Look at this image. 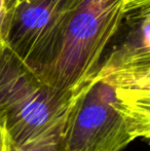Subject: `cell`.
I'll use <instances>...</instances> for the list:
<instances>
[{
	"label": "cell",
	"instance_id": "6da1fadb",
	"mask_svg": "<svg viewBox=\"0 0 150 151\" xmlns=\"http://www.w3.org/2000/svg\"><path fill=\"white\" fill-rule=\"evenodd\" d=\"M149 137L150 69L99 66L67 113L60 151H121Z\"/></svg>",
	"mask_w": 150,
	"mask_h": 151
},
{
	"label": "cell",
	"instance_id": "7a4b0ae2",
	"mask_svg": "<svg viewBox=\"0 0 150 151\" xmlns=\"http://www.w3.org/2000/svg\"><path fill=\"white\" fill-rule=\"evenodd\" d=\"M145 5L150 0H82L58 56L35 76L52 88L77 93L96 74L126 14Z\"/></svg>",
	"mask_w": 150,
	"mask_h": 151
},
{
	"label": "cell",
	"instance_id": "3957f363",
	"mask_svg": "<svg viewBox=\"0 0 150 151\" xmlns=\"http://www.w3.org/2000/svg\"><path fill=\"white\" fill-rule=\"evenodd\" d=\"M77 93L44 84L6 46L3 50L0 57V124L12 146L29 143L62 122Z\"/></svg>",
	"mask_w": 150,
	"mask_h": 151
},
{
	"label": "cell",
	"instance_id": "277c9868",
	"mask_svg": "<svg viewBox=\"0 0 150 151\" xmlns=\"http://www.w3.org/2000/svg\"><path fill=\"white\" fill-rule=\"evenodd\" d=\"M82 0H25L10 14L5 46L34 75L58 56L68 25Z\"/></svg>",
	"mask_w": 150,
	"mask_h": 151
},
{
	"label": "cell",
	"instance_id": "5b68a950",
	"mask_svg": "<svg viewBox=\"0 0 150 151\" xmlns=\"http://www.w3.org/2000/svg\"><path fill=\"white\" fill-rule=\"evenodd\" d=\"M65 119L44 135L22 146H12L9 142L8 151H60L61 136Z\"/></svg>",
	"mask_w": 150,
	"mask_h": 151
},
{
	"label": "cell",
	"instance_id": "8992f818",
	"mask_svg": "<svg viewBox=\"0 0 150 151\" xmlns=\"http://www.w3.org/2000/svg\"><path fill=\"white\" fill-rule=\"evenodd\" d=\"M18 4V0H0V37L5 36L10 14Z\"/></svg>",
	"mask_w": 150,
	"mask_h": 151
},
{
	"label": "cell",
	"instance_id": "52a82bcc",
	"mask_svg": "<svg viewBox=\"0 0 150 151\" xmlns=\"http://www.w3.org/2000/svg\"><path fill=\"white\" fill-rule=\"evenodd\" d=\"M9 147V139L4 127L0 124V151H8Z\"/></svg>",
	"mask_w": 150,
	"mask_h": 151
},
{
	"label": "cell",
	"instance_id": "ba28073f",
	"mask_svg": "<svg viewBox=\"0 0 150 151\" xmlns=\"http://www.w3.org/2000/svg\"><path fill=\"white\" fill-rule=\"evenodd\" d=\"M5 48V43H4V40L2 37H0V57H1V54L3 52V50Z\"/></svg>",
	"mask_w": 150,
	"mask_h": 151
},
{
	"label": "cell",
	"instance_id": "9c48e42d",
	"mask_svg": "<svg viewBox=\"0 0 150 151\" xmlns=\"http://www.w3.org/2000/svg\"><path fill=\"white\" fill-rule=\"evenodd\" d=\"M23 1H25V0H18V3H20V2H23Z\"/></svg>",
	"mask_w": 150,
	"mask_h": 151
}]
</instances>
